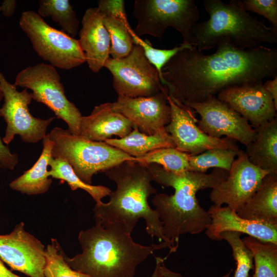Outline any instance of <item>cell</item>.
Listing matches in <instances>:
<instances>
[{
    "instance_id": "14",
    "label": "cell",
    "mask_w": 277,
    "mask_h": 277,
    "mask_svg": "<svg viewBox=\"0 0 277 277\" xmlns=\"http://www.w3.org/2000/svg\"><path fill=\"white\" fill-rule=\"evenodd\" d=\"M227 178L209 194L213 205L223 204L238 212L259 187L268 172L254 165L244 151L239 150Z\"/></svg>"
},
{
    "instance_id": "5",
    "label": "cell",
    "mask_w": 277,
    "mask_h": 277,
    "mask_svg": "<svg viewBox=\"0 0 277 277\" xmlns=\"http://www.w3.org/2000/svg\"><path fill=\"white\" fill-rule=\"evenodd\" d=\"M209 18L195 24L192 28L193 46L202 52L227 43L242 49L257 48L267 43H277V29L267 27L251 15L241 1L228 3L220 0H204Z\"/></svg>"
},
{
    "instance_id": "11",
    "label": "cell",
    "mask_w": 277,
    "mask_h": 277,
    "mask_svg": "<svg viewBox=\"0 0 277 277\" xmlns=\"http://www.w3.org/2000/svg\"><path fill=\"white\" fill-rule=\"evenodd\" d=\"M104 67L113 75V86L118 95L148 97L167 90L162 84L157 70L146 58L139 45H134L125 57H109Z\"/></svg>"
},
{
    "instance_id": "35",
    "label": "cell",
    "mask_w": 277,
    "mask_h": 277,
    "mask_svg": "<svg viewBox=\"0 0 277 277\" xmlns=\"http://www.w3.org/2000/svg\"><path fill=\"white\" fill-rule=\"evenodd\" d=\"M97 8L104 16H112L129 24L123 0H100Z\"/></svg>"
},
{
    "instance_id": "38",
    "label": "cell",
    "mask_w": 277,
    "mask_h": 277,
    "mask_svg": "<svg viewBox=\"0 0 277 277\" xmlns=\"http://www.w3.org/2000/svg\"><path fill=\"white\" fill-rule=\"evenodd\" d=\"M16 4V1H4L0 6V11H2L4 15L10 16L14 13Z\"/></svg>"
},
{
    "instance_id": "10",
    "label": "cell",
    "mask_w": 277,
    "mask_h": 277,
    "mask_svg": "<svg viewBox=\"0 0 277 277\" xmlns=\"http://www.w3.org/2000/svg\"><path fill=\"white\" fill-rule=\"evenodd\" d=\"M0 89L4 101L0 108V116L6 123L3 143L8 145L16 135H19L26 143L42 140L55 117L44 120L33 116L28 107L32 100L31 93L27 89L18 91L14 84L7 81L1 70Z\"/></svg>"
},
{
    "instance_id": "40",
    "label": "cell",
    "mask_w": 277,
    "mask_h": 277,
    "mask_svg": "<svg viewBox=\"0 0 277 277\" xmlns=\"http://www.w3.org/2000/svg\"><path fill=\"white\" fill-rule=\"evenodd\" d=\"M0 277H21L7 269L0 260Z\"/></svg>"
},
{
    "instance_id": "34",
    "label": "cell",
    "mask_w": 277,
    "mask_h": 277,
    "mask_svg": "<svg viewBox=\"0 0 277 277\" xmlns=\"http://www.w3.org/2000/svg\"><path fill=\"white\" fill-rule=\"evenodd\" d=\"M243 8L264 16L272 27L277 29L276 0H244L241 1Z\"/></svg>"
},
{
    "instance_id": "13",
    "label": "cell",
    "mask_w": 277,
    "mask_h": 277,
    "mask_svg": "<svg viewBox=\"0 0 277 277\" xmlns=\"http://www.w3.org/2000/svg\"><path fill=\"white\" fill-rule=\"evenodd\" d=\"M167 101L171 109V120L165 129L176 149L190 155H197L212 148L239 149L235 140L215 138L202 131L196 125L199 120L193 109L177 104L169 96Z\"/></svg>"
},
{
    "instance_id": "36",
    "label": "cell",
    "mask_w": 277,
    "mask_h": 277,
    "mask_svg": "<svg viewBox=\"0 0 277 277\" xmlns=\"http://www.w3.org/2000/svg\"><path fill=\"white\" fill-rule=\"evenodd\" d=\"M3 98V94L0 89V102ZM18 157L16 153L11 152L7 145H5L0 136V167L12 170L18 163Z\"/></svg>"
},
{
    "instance_id": "2",
    "label": "cell",
    "mask_w": 277,
    "mask_h": 277,
    "mask_svg": "<svg viewBox=\"0 0 277 277\" xmlns=\"http://www.w3.org/2000/svg\"><path fill=\"white\" fill-rule=\"evenodd\" d=\"M153 181L174 189L172 195L155 194L152 203L163 224V234L169 244L177 249L180 236L199 234L210 225V216L199 204L196 192L213 189L224 181L228 171L214 168L210 173L191 171L173 172L156 164H146Z\"/></svg>"
},
{
    "instance_id": "26",
    "label": "cell",
    "mask_w": 277,
    "mask_h": 277,
    "mask_svg": "<svg viewBox=\"0 0 277 277\" xmlns=\"http://www.w3.org/2000/svg\"><path fill=\"white\" fill-rule=\"evenodd\" d=\"M37 13L42 18L51 17L70 36L76 35L79 21L69 1L40 0Z\"/></svg>"
},
{
    "instance_id": "33",
    "label": "cell",
    "mask_w": 277,
    "mask_h": 277,
    "mask_svg": "<svg viewBox=\"0 0 277 277\" xmlns=\"http://www.w3.org/2000/svg\"><path fill=\"white\" fill-rule=\"evenodd\" d=\"M130 32L134 45H139L142 48L146 58L157 70L162 85L163 80L162 76V70L164 66L180 51L192 46L189 44L182 43L180 46H176L170 49H156L153 47L147 41H144L140 37L136 35L132 29Z\"/></svg>"
},
{
    "instance_id": "21",
    "label": "cell",
    "mask_w": 277,
    "mask_h": 277,
    "mask_svg": "<svg viewBox=\"0 0 277 277\" xmlns=\"http://www.w3.org/2000/svg\"><path fill=\"white\" fill-rule=\"evenodd\" d=\"M243 218L277 224V174H268L236 212Z\"/></svg>"
},
{
    "instance_id": "3",
    "label": "cell",
    "mask_w": 277,
    "mask_h": 277,
    "mask_svg": "<svg viewBox=\"0 0 277 277\" xmlns=\"http://www.w3.org/2000/svg\"><path fill=\"white\" fill-rule=\"evenodd\" d=\"M95 225L80 232L82 252L65 259L73 269L90 277H134L137 266L155 250L168 247L165 242L147 246L134 242L130 233L118 224Z\"/></svg>"
},
{
    "instance_id": "1",
    "label": "cell",
    "mask_w": 277,
    "mask_h": 277,
    "mask_svg": "<svg viewBox=\"0 0 277 277\" xmlns=\"http://www.w3.org/2000/svg\"><path fill=\"white\" fill-rule=\"evenodd\" d=\"M205 54L194 46L177 52L162 70L163 85L179 105L202 102L227 87L263 83L277 76V49H242L227 43Z\"/></svg>"
},
{
    "instance_id": "15",
    "label": "cell",
    "mask_w": 277,
    "mask_h": 277,
    "mask_svg": "<svg viewBox=\"0 0 277 277\" xmlns=\"http://www.w3.org/2000/svg\"><path fill=\"white\" fill-rule=\"evenodd\" d=\"M0 258L12 269L30 277H45V246L26 231L23 222L9 234H0Z\"/></svg>"
},
{
    "instance_id": "17",
    "label": "cell",
    "mask_w": 277,
    "mask_h": 277,
    "mask_svg": "<svg viewBox=\"0 0 277 277\" xmlns=\"http://www.w3.org/2000/svg\"><path fill=\"white\" fill-rule=\"evenodd\" d=\"M216 95L254 128L276 117L273 100L263 83L228 87Z\"/></svg>"
},
{
    "instance_id": "12",
    "label": "cell",
    "mask_w": 277,
    "mask_h": 277,
    "mask_svg": "<svg viewBox=\"0 0 277 277\" xmlns=\"http://www.w3.org/2000/svg\"><path fill=\"white\" fill-rule=\"evenodd\" d=\"M184 106L200 115L198 127L210 136L220 138L225 136L246 146L256 138L255 130L249 122L215 96Z\"/></svg>"
},
{
    "instance_id": "4",
    "label": "cell",
    "mask_w": 277,
    "mask_h": 277,
    "mask_svg": "<svg viewBox=\"0 0 277 277\" xmlns=\"http://www.w3.org/2000/svg\"><path fill=\"white\" fill-rule=\"evenodd\" d=\"M113 181L116 189L112 191L109 201L95 205L93 209L95 219L103 226L116 223L130 233L140 219H144L146 230L152 238L163 240L173 249L163 232V224L156 210L148 203L149 196L156 194L152 185V175L146 164L134 161H126L105 172Z\"/></svg>"
},
{
    "instance_id": "9",
    "label": "cell",
    "mask_w": 277,
    "mask_h": 277,
    "mask_svg": "<svg viewBox=\"0 0 277 277\" xmlns=\"http://www.w3.org/2000/svg\"><path fill=\"white\" fill-rule=\"evenodd\" d=\"M14 85L30 89L32 100L47 106L56 117L65 122L71 133L80 134L82 115L67 98L61 76L55 67L43 63L27 67L17 74Z\"/></svg>"
},
{
    "instance_id": "7",
    "label": "cell",
    "mask_w": 277,
    "mask_h": 277,
    "mask_svg": "<svg viewBox=\"0 0 277 277\" xmlns=\"http://www.w3.org/2000/svg\"><path fill=\"white\" fill-rule=\"evenodd\" d=\"M133 15L137 21L136 35L148 34L161 39L172 27L180 33L183 43L193 46L192 28L200 18L193 0H135Z\"/></svg>"
},
{
    "instance_id": "18",
    "label": "cell",
    "mask_w": 277,
    "mask_h": 277,
    "mask_svg": "<svg viewBox=\"0 0 277 277\" xmlns=\"http://www.w3.org/2000/svg\"><path fill=\"white\" fill-rule=\"evenodd\" d=\"M207 211L211 222L205 230V233L212 240L221 241V233L234 231L247 234L262 242L277 245L276 224L241 217L227 206L222 207L213 205Z\"/></svg>"
},
{
    "instance_id": "16",
    "label": "cell",
    "mask_w": 277,
    "mask_h": 277,
    "mask_svg": "<svg viewBox=\"0 0 277 277\" xmlns=\"http://www.w3.org/2000/svg\"><path fill=\"white\" fill-rule=\"evenodd\" d=\"M168 90L148 97H128L118 95L111 103L112 109L128 118L133 129L152 135L165 129L171 120V109L167 101Z\"/></svg>"
},
{
    "instance_id": "41",
    "label": "cell",
    "mask_w": 277,
    "mask_h": 277,
    "mask_svg": "<svg viewBox=\"0 0 277 277\" xmlns=\"http://www.w3.org/2000/svg\"><path fill=\"white\" fill-rule=\"evenodd\" d=\"M151 277H165L163 276L159 271L157 267L156 266L155 270Z\"/></svg>"
},
{
    "instance_id": "6",
    "label": "cell",
    "mask_w": 277,
    "mask_h": 277,
    "mask_svg": "<svg viewBox=\"0 0 277 277\" xmlns=\"http://www.w3.org/2000/svg\"><path fill=\"white\" fill-rule=\"evenodd\" d=\"M53 143V158L65 160L84 183L91 184L93 176L126 161H137L105 142L89 140L59 127L48 133Z\"/></svg>"
},
{
    "instance_id": "27",
    "label": "cell",
    "mask_w": 277,
    "mask_h": 277,
    "mask_svg": "<svg viewBox=\"0 0 277 277\" xmlns=\"http://www.w3.org/2000/svg\"><path fill=\"white\" fill-rule=\"evenodd\" d=\"M251 251L255 270L251 277H277V245L262 242L252 236L242 239Z\"/></svg>"
},
{
    "instance_id": "19",
    "label": "cell",
    "mask_w": 277,
    "mask_h": 277,
    "mask_svg": "<svg viewBox=\"0 0 277 277\" xmlns=\"http://www.w3.org/2000/svg\"><path fill=\"white\" fill-rule=\"evenodd\" d=\"M103 15L97 7L85 11L79 32V43L90 69L98 72L110 57L111 39L103 23Z\"/></svg>"
},
{
    "instance_id": "24",
    "label": "cell",
    "mask_w": 277,
    "mask_h": 277,
    "mask_svg": "<svg viewBox=\"0 0 277 277\" xmlns=\"http://www.w3.org/2000/svg\"><path fill=\"white\" fill-rule=\"evenodd\" d=\"M104 142L136 158L142 157L155 149L175 148L173 140L165 129L152 135H147L137 129H133L123 138H111Z\"/></svg>"
},
{
    "instance_id": "25",
    "label": "cell",
    "mask_w": 277,
    "mask_h": 277,
    "mask_svg": "<svg viewBox=\"0 0 277 277\" xmlns=\"http://www.w3.org/2000/svg\"><path fill=\"white\" fill-rule=\"evenodd\" d=\"M48 171L49 177L66 182L72 190L81 189L88 193L95 201L96 205H100L102 200L109 195L112 190L102 185H92L83 182L75 173L71 166L65 160L58 158H52Z\"/></svg>"
},
{
    "instance_id": "37",
    "label": "cell",
    "mask_w": 277,
    "mask_h": 277,
    "mask_svg": "<svg viewBox=\"0 0 277 277\" xmlns=\"http://www.w3.org/2000/svg\"><path fill=\"white\" fill-rule=\"evenodd\" d=\"M264 88L272 96L275 108L277 109V76L272 80H267L263 83Z\"/></svg>"
},
{
    "instance_id": "31",
    "label": "cell",
    "mask_w": 277,
    "mask_h": 277,
    "mask_svg": "<svg viewBox=\"0 0 277 277\" xmlns=\"http://www.w3.org/2000/svg\"><path fill=\"white\" fill-rule=\"evenodd\" d=\"M65 253L55 239L45 248V277H90L73 270L65 259Z\"/></svg>"
},
{
    "instance_id": "22",
    "label": "cell",
    "mask_w": 277,
    "mask_h": 277,
    "mask_svg": "<svg viewBox=\"0 0 277 277\" xmlns=\"http://www.w3.org/2000/svg\"><path fill=\"white\" fill-rule=\"evenodd\" d=\"M254 129L256 138L246 146L248 160L270 174H277L276 117Z\"/></svg>"
},
{
    "instance_id": "30",
    "label": "cell",
    "mask_w": 277,
    "mask_h": 277,
    "mask_svg": "<svg viewBox=\"0 0 277 277\" xmlns=\"http://www.w3.org/2000/svg\"><path fill=\"white\" fill-rule=\"evenodd\" d=\"M189 155L175 148H163L137 158V162L144 164H156L168 171L181 172L191 171L189 164Z\"/></svg>"
},
{
    "instance_id": "20",
    "label": "cell",
    "mask_w": 277,
    "mask_h": 277,
    "mask_svg": "<svg viewBox=\"0 0 277 277\" xmlns=\"http://www.w3.org/2000/svg\"><path fill=\"white\" fill-rule=\"evenodd\" d=\"M131 122L112 109L111 103L96 106L88 116H82L80 134L89 140L104 142L112 135L123 138L132 130Z\"/></svg>"
},
{
    "instance_id": "28",
    "label": "cell",
    "mask_w": 277,
    "mask_h": 277,
    "mask_svg": "<svg viewBox=\"0 0 277 277\" xmlns=\"http://www.w3.org/2000/svg\"><path fill=\"white\" fill-rule=\"evenodd\" d=\"M103 20L110 37L111 58L119 59L128 55L134 46L129 24L112 16L103 15Z\"/></svg>"
},
{
    "instance_id": "39",
    "label": "cell",
    "mask_w": 277,
    "mask_h": 277,
    "mask_svg": "<svg viewBox=\"0 0 277 277\" xmlns=\"http://www.w3.org/2000/svg\"><path fill=\"white\" fill-rule=\"evenodd\" d=\"M232 271H230L224 275L223 277H229V275ZM161 272L162 274L165 277H183L180 274L174 272L168 269L165 265H163L161 268Z\"/></svg>"
},
{
    "instance_id": "23",
    "label": "cell",
    "mask_w": 277,
    "mask_h": 277,
    "mask_svg": "<svg viewBox=\"0 0 277 277\" xmlns=\"http://www.w3.org/2000/svg\"><path fill=\"white\" fill-rule=\"evenodd\" d=\"M42 141L39 158L31 168L9 183L11 189L29 195L43 194L49 189L52 179L48 175V167L53 158V143L48 133Z\"/></svg>"
},
{
    "instance_id": "32",
    "label": "cell",
    "mask_w": 277,
    "mask_h": 277,
    "mask_svg": "<svg viewBox=\"0 0 277 277\" xmlns=\"http://www.w3.org/2000/svg\"><path fill=\"white\" fill-rule=\"evenodd\" d=\"M242 234L234 231H224L221 233L222 240L231 246L236 267L233 277H248L249 271L253 268V255L243 240Z\"/></svg>"
},
{
    "instance_id": "29",
    "label": "cell",
    "mask_w": 277,
    "mask_h": 277,
    "mask_svg": "<svg viewBox=\"0 0 277 277\" xmlns=\"http://www.w3.org/2000/svg\"><path fill=\"white\" fill-rule=\"evenodd\" d=\"M239 150L212 148L197 155H189V164L191 171L205 173L211 168L229 171Z\"/></svg>"
},
{
    "instance_id": "8",
    "label": "cell",
    "mask_w": 277,
    "mask_h": 277,
    "mask_svg": "<svg viewBox=\"0 0 277 277\" xmlns=\"http://www.w3.org/2000/svg\"><path fill=\"white\" fill-rule=\"evenodd\" d=\"M19 24L38 56L55 68L69 70L86 62L78 39L50 26L37 12H23Z\"/></svg>"
}]
</instances>
